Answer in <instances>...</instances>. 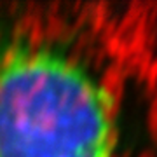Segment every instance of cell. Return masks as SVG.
I'll list each match as a JSON object with an SVG mask.
<instances>
[{"label": "cell", "instance_id": "6da1fadb", "mask_svg": "<svg viewBox=\"0 0 157 157\" xmlns=\"http://www.w3.org/2000/svg\"><path fill=\"white\" fill-rule=\"evenodd\" d=\"M112 98L61 51H0V157H112Z\"/></svg>", "mask_w": 157, "mask_h": 157}]
</instances>
